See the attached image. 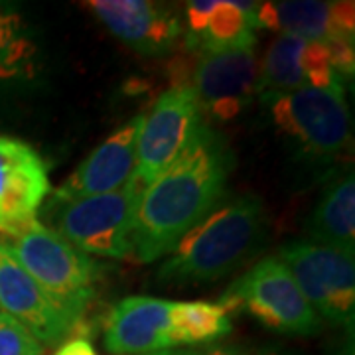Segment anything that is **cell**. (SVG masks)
I'll list each match as a JSON object with an SVG mask.
<instances>
[{
	"instance_id": "obj_1",
	"label": "cell",
	"mask_w": 355,
	"mask_h": 355,
	"mask_svg": "<svg viewBox=\"0 0 355 355\" xmlns=\"http://www.w3.org/2000/svg\"><path fill=\"white\" fill-rule=\"evenodd\" d=\"M233 166L227 142L203 123L184 154L140 193L130 235L132 254L153 263L172 253L178 241L223 202Z\"/></svg>"
},
{
	"instance_id": "obj_2",
	"label": "cell",
	"mask_w": 355,
	"mask_h": 355,
	"mask_svg": "<svg viewBox=\"0 0 355 355\" xmlns=\"http://www.w3.org/2000/svg\"><path fill=\"white\" fill-rule=\"evenodd\" d=\"M265 225V205L259 198L239 196L221 202L178 241L158 268V280L170 284L219 280L257 251Z\"/></svg>"
},
{
	"instance_id": "obj_3",
	"label": "cell",
	"mask_w": 355,
	"mask_h": 355,
	"mask_svg": "<svg viewBox=\"0 0 355 355\" xmlns=\"http://www.w3.org/2000/svg\"><path fill=\"white\" fill-rule=\"evenodd\" d=\"M142 190V186L130 180L109 193L73 202H51L44 214L50 219L51 231L81 253L128 259L132 257L130 235Z\"/></svg>"
},
{
	"instance_id": "obj_4",
	"label": "cell",
	"mask_w": 355,
	"mask_h": 355,
	"mask_svg": "<svg viewBox=\"0 0 355 355\" xmlns=\"http://www.w3.org/2000/svg\"><path fill=\"white\" fill-rule=\"evenodd\" d=\"M261 103L284 137L314 160H334L347 148L349 109L343 79L330 87H302L288 93L261 95Z\"/></svg>"
},
{
	"instance_id": "obj_5",
	"label": "cell",
	"mask_w": 355,
	"mask_h": 355,
	"mask_svg": "<svg viewBox=\"0 0 355 355\" xmlns=\"http://www.w3.org/2000/svg\"><path fill=\"white\" fill-rule=\"evenodd\" d=\"M10 249L26 272L51 298L83 318L101 275V266L91 261L89 254L81 253L55 231L44 227L38 219L14 235Z\"/></svg>"
},
{
	"instance_id": "obj_6",
	"label": "cell",
	"mask_w": 355,
	"mask_h": 355,
	"mask_svg": "<svg viewBox=\"0 0 355 355\" xmlns=\"http://www.w3.org/2000/svg\"><path fill=\"white\" fill-rule=\"evenodd\" d=\"M217 304L227 314L247 312L265 328L280 334L312 336L322 328L316 310L279 257L259 261L229 286Z\"/></svg>"
},
{
	"instance_id": "obj_7",
	"label": "cell",
	"mask_w": 355,
	"mask_h": 355,
	"mask_svg": "<svg viewBox=\"0 0 355 355\" xmlns=\"http://www.w3.org/2000/svg\"><path fill=\"white\" fill-rule=\"evenodd\" d=\"M279 259L291 270L318 316L340 326L354 324V253L312 241H291L280 249Z\"/></svg>"
},
{
	"instance_id": "obj_8",
	"label": "cell",
	"mask_w": 355,
	"mask_h": 355,
	"mask_svg": "<svg viewBox=\"0 0 355 355\" xmlns=\"http://www.w3.org/2000/svg\"><path fill=\"white\" fill-rule=\"evenodd\" d=\"M205 123L190 85L172 87L158 97L140 128L132 182L146 188L162 176L190 146Z\"/></svg>"
},
{
	"instance_id": "obj_9",
	"label": "cell",
	"mask_w": 355,
	"mask_h": 355,
	"mask_svg": "<svg viewBox=\"0 0 355 355\" xmlns=\"http://www.w3.org/2000/svg\"><path fill=\"white\" fill-rule=\"evenodd\" d=\"M0 308L44 347L67 340L81 322L26 272L6 243H0Z\"/></svg>"
},
{
	"instance_id": "obj_10",
	"label": "cell",
	"mask_w": 355,
	"mask_h": 355,
	"mask_svg": "<svg viewBox=\"0 0 355 355\" xmlns=\"http://www.w3.org/2000/svg\"><path fill=\"white\" fill-rule=\"evenodd\" d=\"M261 64L254 48L200 53L190 87L203 121H231L259 93Z\"/></svg>"
},
{
	"instance_id": "obj_11",
	"label": "cell",
	"mask_w": 355,
	"mask_h": 355,
	"mask_svg": "<svg viewBox=\"0 0 355 355\" xmlns=\"http://www.w3.org/2000/svg\"><path fill=\"white\" fill-rule=\"evenodd\" d=\"M50 193L48 166L28 142L0 135V233L18 235Z\"/></svg>"
},
{
	"instance_id": "obj_12",
	"label": "cell",
	"mask_w": 355,
	"mask_h": 355,
	"mask_svg": "<svg viewBox=\"0 0 355 355\" xmlns=\"http://www.w3.org/2000/svg\"><path fill=\"white\" fill-rule=\"evenodd\" d=\"M144 116L114 130L55 190L51 202H73L119 190L130 182L137 166V142Z\"/></svg>"
},
{
	"instance_id": "obj_13",
	"label": "cell",
	"mask_w": 355,
	"mask_h": 355,
	"mask_svg": "<svg viewBox=\"0 0 355 355\" xmlns=\"http://www.w3.org/2000/svg\"><path fill=\"white\" fill-rule=\"evenodd\" d=\"M172 300L127 296L105 324V347L114 355H150L176 349L172 334Z\"/></svg>"
},
{
	"instance_id": "obj_14",
	"label": "cell",
	"mask_w": 355,
	"mask_h": 355,
	"mask_svg": "<svg viewBox=\"0 0 355 355\" xmlns=\"http://www.w3.org/2000/svg\"><path fill=\"white\" fill-rule=\"evenodd\" d=\"M87 4L113 36L140 53H166L182 36V24L176 14L156 2L91 0Z\"/></svg>"
},
{
	"instance_id": "obj_15",
	"label": "cell",
	"mask_w": 355,
	"mask_h": 355,
	"mask_svg": "<svg viewBox=\"0 0 355 355\" xmlns=\"http://www.w3.org/2000/svg\"><path fill=\"white\" fill-rule=\"evenodd\" d=\"M308 241L334 247L345 253L355 251V182L345 174L331 182L322 193L308 221Z\"/></svg>"
},
{
	"instance_id": "obj_16",
	"label": "cell",
	"mask_w": 355,
	"mask_h": 355,
	"mask_svg": "<svg viewBox=\"0 0 355 355\" xmlns=\"http://www.w3.org/2000/svg\"><path fill=\"white\" fill-rule=\"evenodd\" d=\"M257 10L259 2H217L202 34L196 38H186L188 48L200 53L254 48V30L261 28Z\"/></svg>"
},
{
	"instance_id": "obj_17",
	"label": "cell",
	"mask_w": 355,
	"mask_h": 355,
	"mask_svg": "<svg viewBox=\"0 0 355 355\" xmlns=\"http://www.w3.org/2000/svg\"><path fill=\"white\" fill-rule=\"evenodd\" d=\"M259 26H266L280 34L312 40L334 38L331 24V2L320 0H284L263 2L257 10Z\"/></svg>"
},
{
	"instance_id": "obj_18",
	"label": "cell",
	"mask_w": 355,
	"mask_h": 355,
	"mask_svg": "<svg viewBox=\"0 0 355 355\" xmlns=\"http://www.w3.org/2000/svg\"><path fill=\"white\" fill-rule=\"evenodd\" d=\"M38 69L32 30L12 6L0 4V83L28 81Z\"/></svg>"
},
{
	"instance_id": "obj_19",
	"label": "cell",
	"mask_w": 355,
	"mask_h": 355,
	"mask_svg": "<svg viewBox=\"0 0 355 355\" xmlns=\"http://www.w3.org/2000/svg\"><path fill=\"white\" fill-rule=\"evenodd\" d=\"M172 334L178 345H202L231 334V318L217 302H172Z\"/></svg>"
},
{
	"instance_id": "obj_20",
	"label": "cell",
	"mask_w": 355,
	"mask_h": 355,
	"mask_svg": "<svg viewBox=\"0 0 355 355\" xmlns=\"http://www.w3.org/2000/svg\"><path fill=\"white\" fill-rule=\"evenodd\" d=\"M306 40L280 34L270 44L266 51L265 62L261 64V79H259V95L270 93H288L294 89L308 87L300 71V53Z\"/></svg>"
},
{
	"instance_id": "obj_21",
	"label": "cell",
	"mask_w": 355,
	"mask_h": 355,
	"mask_svg": "<svg viewBox=\"0 0 355 355\" xmlns=\"http://www.w3.org/2000/svg\"><path fill=\"white\" fill-rule=\"evenodd\" d=\"M298 65H300V71L304 76L308 87L326 89L330 87L331 83H336L338 79H342L334 71L330 48L324 40L306 42Z\"/></svg>"
},
{
	"instance_id": "obj_22",
	"label": "cell",
	"mask_w": 355,
	"mask_h": 355,
	"mask_svg": "<svg viewBox=\"0 0 355 355\" xmlns=\"http://www.w3.org/2000/svg\"><path fill=\"white\" fill-rule=\"evenodd\" d=\"M0 355H44V345L20 322L0 312Z\"/></svg>"
},
{
	"instance_id": "obj_23",
	"label": "cell",
	"mask_w": 355,
	"mask_h": 355,
	"mask_svg": "<svg viewBox=\"0 0 355 355\" xmlns=\"http://www.w3.org/2000/svg\"><path fill=\"white\" fill-rule=\"evenodd\" d=\"M330 48L331 65L338 77H352L355 69V51L354 40L347 38H331L326 42Z\"/></svg>"
},
{
	"instance_id": "obj_24",
	"label": "cell",
	"mask_w": 355,
	"mask_h": 355,
	"mask_svg": "<svg viewBox=\"0 0 355 355\" xmlns=\"http://www.w3.org/2000/svg\"><path fill=\"white\" fill-rule=\"evenodd\" d=\"M216 4V0H193L190 4H186V20H188V36L186 38H196L202 34Z\"/></svg>"
},
{
	"instance_id": "obj_25",
	"label": "cell",
	"mask_w": 355,
	"mask_h": 355,
	"mask_svg": "<svg viewBox=\"0 0 355 355\" xmlns=\"http://www.w3.org/2000/svg\"><path fill=\"white\" fill-rule=\"evenodd\" d=\"M150 355H277L266 352H247L241 347H227V345H214V347H190V349H166Z\"/></svg>"
},
{
	"instance_id": "obj_26",
	"label": "cell",
	"mask_w": 355,
	"mask_h": 355,
	"mask_svg": "<svg viewBox=\"0 0 355 355\" xmlns=\"http://www.w3.org/2000/svg\"><path fill=\"white\" fill-rule=\"evenodd\" d=\"M53 355H97V352L87 336H73L62 342Z\"/></svg>"
}]
</instances>
